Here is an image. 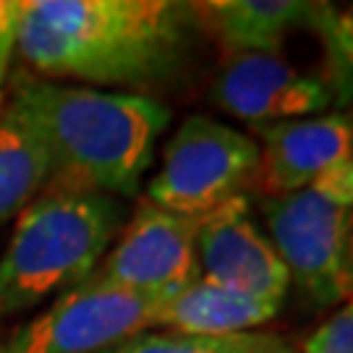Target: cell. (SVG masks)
Masks as SVG:
<instances>
[{
  "instance_id": "obj_18",
  "label": "cell",
  "mask_w": 353,
  "mask_h": 353,
  "mask_svg": "<svg viewBox=\"0 0 353 353\" xmlns=\"http://www.w3.org/2000/svg\"><path fill=\"white\" fill-rule=\"evenodd\" d=\"M19 24H21V0H0V84L19 45Z\"/></svg>"
},
{
  "instance_id": "obj_2",
  "label": "cell",
  "mask_w": 353,
  "mask_h": 353,
  "mask_svg": "<svg viewBox=\"0 0 353 353\" xmlns=\"http://www.w3.org/2000/svg\"><path fill=\"white\" fill-rule=\"evenodd\" d=\"M11 100L45 139L50 154L48 191L134 196L154 144L170 123L163 102L126 92L26 81Z\"/></svg>"
},
{
  "instance_id": "obj_13",
  "label": "cell",
  "mask_w": 353,
  "mask_h": 353,
  "mask_svg": "<svg viewBox=\"0 0 353 353\" xmlns=\"http://www.w3.org/2000/svg\"><path fill=\"white\" fill-rule=\"evenodd\" d=\"M50 183V154L34 121L8 102L0 110V225L24 212Z\"/></svg>"
},
{
  "instance_id": "obj_4",
  "label": "cell",
  "mask_w": 353,
  "mask_h": 353,
  "mask_svg": "<svg viewBox=\"0 0 353 353\" xmlns=\"http://www.w3.org/2000/svg\"><path fill=\"white\" fill-rule=\"evenodd\" d=\"M353 212V160L330 168L303 189L262 199L270 241L285 262L290 280L316 303L348 299L345 241Z\"/></svg>"
},
{
  "instance_id": "obj_14",
  "label": "cell",
  "mask_w": 353,
  "mask_h": 353,
  "mask_svg": "<svg viewBox=\"0 0 353 353\" xmlns=\"http://www.w3.org/2000/svg\"><path fill=\"white\" fill-rule=\"evenodd\" d=\"M316 34L325 42L327 52V87L332 92V105H353V6L338 11L335 6L322 3L314 21Z\"/></svg>"
},
{
  "instance_id": "obj_17",
  "label": "cell",
  "mask_w": 353,
  "mask_h": 353,
  "mask_svg": "<svg viewBox=\"0 0 353 353\" xmlns=\"http://www.w3.org/2000/svg\"><path fill=\"white\" fill-rule=\"evenodd\" d=\"M196 338L194 335H181L170 330H157V332H139L123 343H115L100 353H189L194 348Z\"/></svg>"
},
{
  "instance_id": "obj_7",
  "label": "cell",
  "mask_w": 353,
  "mask_h": 353,
  "mask_svg": "<svg viewBox=\"0 0 353 353\" xmlns=\"http://www.w3.org/2000/svg\"><path fill=\"white\" fill-rule=\"evenodd\" d=\"M196 228L199 217L168 212L144 199L131 214L118 246L92 278L115 288L170 299L202 278Z\"/></svg>"
},
{
  "instance_id": "obj_6",
  "label": "cell",
  "mask_w": 353,
  "mask_h": 353,
  "mask_svg": "<svg viewBox=\"0 0 353 353\" xmlns=\"http://www.w3.org/2000/svg\"><path fill=\"white\" fill-rule=\"evenodd\" d=\"M163 301L165 296L87 278L16 330L6 345H0V353H100L154 327V314Z\"/></svg>"
},
{
  "instance_id": "obj_8",
  "label": "cell",
  "mask_w": 353,
  "mask_h": 353,
  "mask_svg": "<svg viewBox=\"0 0 353 353\" xmlns=\"http://www.w3.org/2000/svg\"><path fill=\"white\" fill-rule=\"evenodd\" d=\"M196 256L199 280L283 309L293 280L272 241L254 223L246 194L199 217Z\"/></svg>"
},
{
  "instance_id": "obj_12",
  "label": "cell",
  "mask_w": 353,
  "mask_h": 353,
  "mask_svg": "<svg viewBox=\"0 0 353 353\" xmlns=\"http://www.w3.org/2000/svg\"><path fill=\"white\" fill-rule=\"evenodd\" d=\"M280 306L249 299L233 290L196 280L189 288L165 299L154 314V327L194 335V338H228L256 332L265 322L278 316Z\"/></svg>"
},
{
  "instance_id": "obj_9",
  "label": "cell",
  "mask_w": 353,
  "mask_h": 353,
  "mask_svg": "<svg viewBox=\"0 0 353 353\" xmlns=\"http://www.w3.org/2000/svg\"><path fill=\"white\" fill-rule=\"evenodd\" d=\"M210 100L252 128L314 118L332 108V92L319 76L303 74L283 55H230L214 76Z\"/></svg>"
},
{
  "instance_id": "obj_11",
  "label": "cell",
  "mask_w": 353,
  "mask_h": 353,
  "mask_svg": "<svg viewBox=\"0 0 353 353\" xmlns=\"http://www.w3.org/2000/svg\"><path fill=\"white\" fill-rule=\"evenodd\" d=\"M322 3L303 0H210L191 3L194 19L220 39L230 55L265 52L278 55L283 42L299 26H312Z\"/></svg>"
},
{
  "instance_id": "obj_1",
  "label": "cell",
  "mask_w": 353,
  "mask_h": 353,
  "mask_svg": "<svg viewBox=\"0 0 353 353\" xmlns=\"http://www.w3.org/2000/svg\"><path fill=\"white\" fill-rule=\"evenodd\" d=\"M191 3L170 0H21L19 50L50 76L154 87L183 61Z\"/></svg>"
},
{
  "instance_id": "obj_10",
  "label": "cell",
  "mask_w": 353,
  "mask_h": 353,
  "mask_svg": "<svg viewBox=\"0 0 353 353\" xmlns=\"http://www.w3.org/2000/svg\"><path fill=\"white\" fill-rule=\"evenodd\" d=\"M262 139L254 189L262 199L285 196L314 183L330 168L353 160V118L314 115L254 128Z\"/></svg>"
},
{
  "instance_id": "obj_3",
  "label": "cell",
  "mask_w": 353,
  "mask_h": 353,
  "mask_svg": "<svg viewBox=\"0 0 353 353\" xmlns=\"http://www.w3.org/2000/svg\"><path fill=\"white\" fill-rule=\"evenodd\" d=\"M123 207L94 191H45L19 214L0 256V316L19 314L94 275Z\"/></svg>"
},
{
  "instance_id": "obj_5",
  "label": "cell",
  "mask_w": 353,
  "mask_h": 353,
  "mask_svg": "<svg viewBox=\"0 0 353 353\" xmlns=\"http://www.w3.org/2000/svg\"><path fill=\"white\" fill-rule=\"evenodd\" d=\"M259 144L207 115L186 118L168 141L147 202L168 212L204 217L254 186Z\"/></svg>"
},
{
  "instance_id": "obj_16",
  "label": "cell",
  "mask_w": 353,
  "mask_h": 353,
  "mask_svg": "<svg viewBox=\"0 0 353 353\" xmlns=\"http://www.w3.org/2000/svg\"><path fill=\"white\" fill-rule=\"evenodd\" d=\"M189 353H293V348L275 332H243L228 338H196Z\"/></svg>"
},
{
  "instance_id": "obj_15",
  "label": "cell",
  "mask_w": 353,
  "mask_h": 353,
  "mask_svg": "<svg viewBox=\"0 0 353 353\" xmlns=\"http://www.w3.org/2000/svg\"><path fill=\"white\" fill-rule=\"evenodd\" d=\"M303 353H353V296L301 343Z\"/></svg>"
},
{
  "instance_id": "obj_19",
  "label": "cell",
  "mask_w": 353,
  "mask_h": 353,
  "mask_svg": "<svg viewBox=\"0 0 353 353\" xmlns=\"http://www.w3.org/2000/svg\"><path fill=\"white\" fill-rule=\"evenodd\" d=\"M345 288H348V299L353 296V212L351 225H348V241H345Z\"/></svg>"
}]
</instances>
